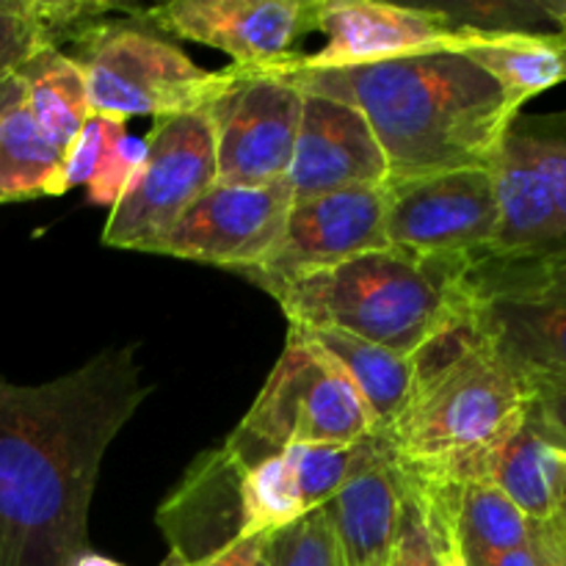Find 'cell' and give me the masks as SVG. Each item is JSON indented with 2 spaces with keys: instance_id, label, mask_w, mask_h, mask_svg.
Masks as SVG:
<instances>
[{
  "instance_id": "cell-1",
  "label": "cell",
  "mask_w": 566,
  "mask_h": 566,
  "mask_svg": "<svg viewBox=\"0 0 566 566\" xmlns=\"http://www.w3.org/2000/svg\"><path fill=\"white\" fill-rule=\"evenodd\" d=\"M149 392L130 346L44 385L0 376V566H75L92 553L105 451Z\"/></svg>"
},
{
  "instance_id": "cell-2",
  "label": "cell",
  "mask_w": 566,
  "mask_h": 566,
  "mask_svg": "<svg viewBox=\"0 0 566 566\" xmlns=\"http://www.w3.org/2000/svg\"><path fill=\"white\" fill-rule=\"evenodd\" d=\"M258 70L302 94L357 108L381 144L390 180L492 169L520 114L503 88L459 50L348 70H293L285 61Z\"/></svg>"
},
{
  "instance_id": "cell-3",
  "label": "cell",
  "mask_w": 566,
  "mask_h": 566,
  "mask_svg": "<svg viewBox=\"0 0 566 566\" xmlns=\"http://www.w3.org/2000/svg\"><path fill=\"white\" fill-rule=\"evenodd\" d=\"M415 368L412 401L385 434L392 459L442 484L484 481L486 462L534 398L531 387L484 340L470 304L415 354Z\"/></svg>"
},
{
  "instance_id": "cell-4",
  "label": "cell",
  "mask_w": 566,
  "mask_h": 566,
  "mask_svg": "<svg viewBox=\"0 0 566 566\" xmlns=\"http://www.w3.org/2000/svg\"><path fill=\"white\" fill-rule=\"evenodd\" d=\"M468 265L470 258H420L387 247L271 296L291 326L337 329L415 357L468 307Z\"/></svg>"
},
{
  "instance_id": "cell-5",
  "label": "cell",
  "mask_w": 566,
  "mask_h": 566,
  "mask_svg": "<svg viewBox=\"0 0 566 566\" xmlns=\"http://www.w3.org/2000/svg\"><path fill=\"white\" fill-rule=\"evenodd\" d=\"M72 44L92 114L105 119H166L210 108L235 83L232 64L221 72L202 70L177 44L136 20H99L83 28Z\"/></svg>"
},
{
  "instance_id": "cell-6",
  "label": "cell",
  "mask_w": 566,
  "mask_h": 566,
  "mask_svg": "<svg viewBox=\"0 0 566 566\" xmlns=\"http://www.w3.org/2000/svg\"><path fill=\"white\" fill-rule=\"evenodd\" d=\"M470 315L497 357L531 387H566V252L470 258Z\"/></svg>"
},
{
  "instance_id": "cell-7",
  "label": "cell",
  "mask_w": 566,
  "mask_h": 566,
  "mask_svg": "<svg viewBox=\"0 0 566 566\" xmlns=\"http://www.w3.org/2000/svg\"><path fill=\"white\" fill-rule=\"evenodd\" d=\"M376 434L363 398L340 368L296 329L258 401L224 442L243 464L302 446H354Z\"/></svg>"
},
{
  "instance_id": "cell-8",
  "label": "cell",
  "mask_w": 566,
  "mask_h": 566,
  "mask_svg": "<svg viewBox=\"0 0 566 566\" xmlns=\"http://www.w3.org/2000/svg\"><path fill=\"white\" fill-rule=\"evenodd\" d=\"M213 186L216 136L210 111L155 119L147 136V158L130 188L111 208L103 243L144 252Z\"/></svg>"
},
{
  "instance_id": "cell-9",
  "label": "cell",
  "mask_w": 566,
  "mask_h": 566,
  "mask_svg": "<svg viewBox=\"0 0 566 566\" xmlns=\"http://www.w3.org/2000/svg\"><path fill=\"white\" fill-rule=\"evenodd\" d=\"M497 230L492 169H457L385 186L387 243L420 258H479Z\"/></svg>"
},
{
  "instance_id": "cell-10",
  "label": "cell",
  "mask_w": 566,
  "mask_h": 566,
  "mask_svg": "<svg viewBox=\"0 0 566 566\" xmlns=\"http://www.w3.org/2000/svg\"><path fill=\"white\" fill-rule=\"evenodd\" d=\"M310 28L326 36L315 53L287 55L293 70H348L409 55L459 50L481 36L457 25L437 6H392L376 0H313Z\"/></svg>"
},
{
  "instance_id": "cell-11",
  "label": "cell",
  "mask_w": 566,
  "mask_h": 566,
  "mask_svg": "<svg viewBox=\"0 0 566 566\" xmlns=\"http://www.w3.org/2000/svg\"><path fill=\"white\" fill-rule=\"evenodd\" d=\"M208 111L216 136V182L263 188L285 180L302 125V92L265 70L235 66L230 92Z\"/></svg>"
},
{
  "instance_id": "cell-12",
  "label": "cell",
  "mask_w": 566,
  "mask_h": 566,
  "mask_svg": "<svg viewBox=\"0 0 566 566\" xmlns=\"http://www.w3.org/2000/svg\"><path fill=\"white\" fill-rule=\"evenodd\" d=\"M291 208L287 180L263 188L216 182L144 252L247 274L269 263L276 252Z\"/></svg>"
},
{
  "instance_id": "cell-13",
  "label": "cell",
  "mask_w": 566,
  "mask_h": 566,
  "mask_svg": "<svg viewBox=\"0 0 566 566\" xmlns=\"http://www.w3.org/2000/svg\"><path fill=\"white\" fill-rule=\"evenodd\" d=\"M387 247L385 188H352L293 202L276 252L269 263L243 276L274 293L276 287Z\"/></svg>"
},
{
  "instance_id": "cell-14",
  "label": "cell",
  "mask_w": 566,
  "mask_h": 566,
  "mask_svg": "<svg viewBox=\"0 0 566 566\" xmlns=\"http://www.w3.org/2000/svg\"><path fill=\"white\" fill-rule=\"evenodd\" d=\"M313 0H171L138 9L136 22L155 33L208 44L235 66H271L293 55L310 28Z\"/></svg>"
},
{
  "instance_id": "cell-15",
  "label": "cell",
  "mask_w": 566,
  "mask_h": 566,
  "mask_svg": "<svg viewBox=\"0 0 566 566\" xmlns=\"http://www.w3.org/2000/svg\"><path fill=\"white\" fill-rule=\"evenodd\" d=\"M285 180L293 202H307L352 188H385L390 169L381 144L357 108L304 94L302 125Z\"/></svg>"
},
{
  "instance_id": "cell-16",
  "label": "cell",
  "mask_w": 566,
  "mask_h": 566,
  "mask_svg": "<svg viewBox=\"0 0 566 566\" xmlns=\"http://www.w3.org/2000/svg\"><path fill=\"white\" fill-rule=\"evenodd\" d=\"M247 464L227 446L210 451L188 470L180 490L160 506L158 525L171 551L197 564L243 536L241 475Z\"/></svg>"
},
{
  "instance_id": "cell-17",
  "label": "cell",
  "mask_w": 566,
  "mask_h": 566,
  "mask_svg": "<svg viewBox=\"0 0 566 566\" xmlns=\"http://www.w3.org/2000/svg\"><path fill=\"white\" fill-rule=\"evenodd\" d=\"M403 470L379 437L374 457L326 503L343 566H387L401 517Z\"/></svg>"
},
{
  "instance_id": "cell-18",
  "label": "cell",
  "mask_w": 566,
  "mask_h": 566,
  "mask_svg": "<svg viewBox=\"0 0 566 566\" xmlns=\"http://www.w3.org/2000/svg\"><path fill=\"white\" fill-rule=\"evenodd\" d=\"M497 230L492 258H553L566 252V224L536 166L509 130L495 166Z\"/></svg>"
},
{
  "instance_id": "cell-19",
  "label": "cell",
  "mask_w": 566,
  "mask_h": 566,
  "mask_svg": "<svg viewBox=\"0 0 566 566\" xmlns=\"http://www.w3.org/2000/svg\"><path fill=\"white\" fill-rule=\"evenodd\" d=\"M291 329H296L346 374L368 409L374 431L385 437L412 401L415 379H418L415 357L374 346L337 329H310V326H291Z\"/></svg>"
},
{
  "instance_id": "cell-20",
  "label": "cell",
  "mask_w": 566,
  "mask_h": 566,
  "mask_svg": "<svg viewBox=\"0 0 566 566\" xmlns=\"http://www.w3.org/2000/svg\"><path fill=\"white\" fill-rule=\"evenodd\" d=\"M562 475V451L531 398L517 429L495 448L484 470V481L503 492L528 523L553 517Z\"/></svg>"
},
{
  "instance_id": "cell-21",
  "label": "cell",
  "mask_w": 566,
  "mask_h": 566,
  "mask_svg": "<svg viewBox=\"0 0 566 566\" xmlns=\"http://www.w3.org/2000/svg\"><path fill=\"white\" fill-rule=\"evenodd\" d=\"M462 53L503 88L517 111L536 94L566 83L564 33H481Z\"/></svg>"
},
{
  "instance_id": "cell-22",
  "label": "cell",
  "mask_w": 566,
  "mask_h": 566,
  "mask_svg": "<svg viewBox=\"0 0 566 566\" xmlns=\"http://www.w3.org/2000/svg\"><path fill=\"white\" fill-rule=\"evenodd\" d=\"M446 495L462 566L517 551L531 542L528 517L490 481L446 484Z\"/></svg>"
},
{
  "instance_id": "cell-23",
  "label": "cell",
  "mask_w": 566,
  "mask_h": 566,
  "mask_svg": "<svg viewBox=\"0 0 566 566\" xmlns=\"http://www.w3.org/2000/svg\"><path fill=\"white\" fill-rule=\"evenodd\" d=\"M17 72L25 86L22 99L33 122L53 147L64 153L92 116L83 70L72 55L61 53V48H48L39 50Z\"/></svg>"
},
{
  "instance_id": "cell-24",
  "label": "cell",
  "mask_w": 566,
  "mask_h": 566,
  "mask_svg": "<svg viewBox=\"0 0 566 566\" xmlns=\"http://www.w3.org/2000/svg\"><path fill=\"white\" fill-rule=\"evenodd\" d=\"M387 566H462L453 542L446 484L403 470L401 517Z\"/></svg>"
},
{
  "instance_id": "cell-25",
  "label": "cell",
  "mask_w": 566,
  "mask_h": 566,
  "mask_svg": "<svg viewBox=\"0 0 566 566\" xmlns=\"http://www.w3.org/2000/svg\"><path fill=\"white\" fill-rule=\"evenodd\" d=\"M61 158L64 153L39 130L25 99H17L0 116V205L53 197Z\"/></svg>"
},
{
  "instance_id": "cell-26",
  "label": "cell",
  "mask_w": 566,
  "mask_h": 566,
  "mask_svg": "<svg viewBox=\"0 0 566 566\" xmlns=\"http://www.w3.org/2000/svg\"><path fill=\"white\" fill-rule=\"evenodd\" d=\"M138 9L142 6L42 0L36 14H0V81L14 75L39 50L72 42L83 28L105 20L111 11H127L136 17Z\"/></svg>"
},
{
  "instance_id": "cell-27",
  "label": "cell",
  "mask_w": 566,
  "mask_h": 566,
  "mask_svg": "<svg viewBox=\"0 0 566 566\" xmlns=\"http://www.w3.org/2000/svg\"><path fill=\"white\" fill-rule=\"evenodd\" d=\"M147 158V138H136L127 133V122H111L105 149L94 169L92 180L86 182L88 202L97 208H114L122 193L130 188Z\"/></svg>"
},
{
  "instance_id": "cell-28",
  "label": "cell",
  "mask_w": 566,
  "mask_h": 566,
  "mask_svg": "<svg viewBox=\"0 0 566 566\" xmlns=\"http://www.w3.org/2000/svg\"><path fill=\"white\" fill-rule=\"evenodd\" d=\"M269 562L271 566H343L326 514L313 512L271 534Z\"/></svg>"
},
{
  "instance_id": "cell-29",
  "label": "cell",
  "mask_w": 566,
  "mask_h": 566,
  "mask_svg": "<svg viewBox=\"0 0 566 566\" xmlns=\"http://www.w3.org/2000/svg\"><path fill=\"white\" fill-rule=\"evenodd\" d=\"M111 122L105 116L92 114L86 119V125L81 127L75 138H72L70 147L64 149V158H61L59 177H55L53 197H61V193L72 191L77 186H86L92 180L94 169L99 164V155L105 149V138H108Z\"/></svg>"
},
{
  "instance_id": "cell-30",
  "label": "cell",
  "mask_w": 566,
  "mask_h": 566,
  "mask_svg": "<svg viewBox=\"0 0 566 566\" xmlns=\"http://www.w3.org/2000/svg\"><path fill=\"white\" fill-rule=\"evenodd\" d=\"M512 136L517 138L520 149L525 158L536 166V171L545 180L547 191H551L553 202H556L558 213H562L566 224V138L562 136H536V133H525L523 127L512 125Z\"/></svg>"
},
{
  "instance_id": "cell-31",
  "label": "cell",
  "mask_w": 566,
  "mask_h": 566,
  "mask_svg": "<svg viewBox=\"0 0 566 566\" xmlns=\"http://www.w3.org/2000/svg\"><path fill=\"white\" fill-rule=\"evenodd\" d=\"M269 534H243L191 566H260L269 556Z\"/></svg>"
},
{
  "instance_id": "cell-32",
  "label": "cell",
  "mask_w": 566,
  "mask_h": 566,
  "mask_svg": "<svg viewBox=\"0 0 566 566\" xmlns=\"http://www.w3.org/2000/svg\"><path fill=\"white\" fill-rule=\"evenodd\" d=\"M531 553L536 566H566V536L556 520L531 523Z\"/></svg>"
},
{
  "instance_id": "cell-33",
  "label": "cell",
  "mask_w": 566,
  "mask_h": 566,
  "mask_svg": "<svg viewBox=\"0 0 566 566\" xmlns=\"http://www.w3.org/2000/svg\"><path fill=\"white\" fill-rule=\"evenodd\" d=\"M534 401L547 431L556 440V448L566 457V387H536Z\"/></svg>"
},
{
  "instance_id": "cell-34",
  "label": "cell",
  "mask_w": 566,
  "mask_h": 566,
  "mask_svg": "<svg viewBox=\"0 0 566 566\" xmlns=\"http://www.w3.org/2000/svg\"><path fill=\"white\" fill-rule=\"evenodd\" d=\"M468 566H536L534 564V553H531V542L525 547H517V551L501 553V556L484 558V562H475Z\"/></svg>"
},
{
  "instance_id": "cell-35",
  "label": "cell",
  "mask_w": 566,
  "mask_h": 566,
  "mask_svg": "<svg viewBox=\"0 0 566 566\" xmlns=\"http://www.w3.org/2000/svg\"><path fill=\"white\" fill-rule=\"evenodd\" d=\"M22 92H25V86H22L20 72H14V75H9L0 81V116H3L6 111H9L11 105L22 97Z\"/></svg>"
},
{
  "instance_id": "cell-36",
  "label": "cell",
  "mask_w": 566,
  "mask_h": 566,
  "mask_svg": "<svg viewBox=\"0 0 566 566\" xmlns=\"http://www.w3.org/2000/svg\"><path fill=\"white\" fill-rule=\"evenodd\" d=\"M558 528L566 536V457L562 453V475H558V492H556V509H553V517Z\"/></svg>"
},
{
  "instance_id": "cell-37",
  "label": "cell",
  "mask_w": 566,
  "mask_h": 566,
  "mask_svg": "<svg viewBox=\"0 0 566 566\" xmlns=\"http://www.w3.org/2000/svg\"><path fill=\"white\" fill-rule=\"evenodd\" d=\"M42 0H0V14H36Z\"/></svg>"
},
{
  "instance_id": "cell-38",
  "label": "cell",
  "mask_w": 566,
  "mask_h": 566,
  "mask_svg": "<svg viewBox=\"0 0 566 566\" xmlns=\"http://www.w3.org/2000/svg\"><path fill=\"white\" fill-rule=\"evenodd\" d=\"M75 566H125V564H119V562H114V558H105V556H99V553H86V556H81L75 562Z\"/></svg>"
},
{
  "instance_id": "cell-39",
  "label": "cell",
  "mask_w": 566,
  "mask_h": 566,
  "mask_svg": "<svg viewBox=\"0 0 566 566\" xmlns=\"http://www.w3.org/2000/svg\"><path fill=\"white\" fill-rule=\"evenodd\" d=\"M158 566H191V564H188V562H186V558H182V556H180V553H175V551H171V553H169V556H166V558H164V562H160Z\"/></svg>"
},
{
  "instance_id": "cell-40",
  "label": "cell",
  "mask_w": 566,
  "mask_h": 566,
  "mask_svg": "<svg viewBox=\"0 0 566 566\" xmlns=\"http://www.w3.org/2000/svg\"><path fill=\"white\" fill-rule=\"evenodd\" d=\"M562 33L566 36V6H564V14H562Z\"/></svg>"
},
{
  "instance_id": "cell-41",
  "label": "cell",
  "mask_w": 566,
  "mask_h": 566,
  "mask_svg": "<svg viewBox=\"0 0 566 566\" xmlns=\"http://www.w3.org/2000/svg\"><path fill=\"white\" fill-rule=\"evenodd\" d=\"M260 566H271V562H269V556L263 558V562H260Z\"/></svg>"
}]
</instances>
